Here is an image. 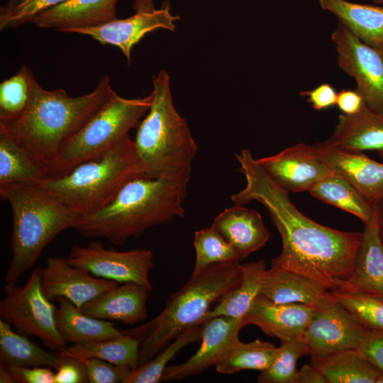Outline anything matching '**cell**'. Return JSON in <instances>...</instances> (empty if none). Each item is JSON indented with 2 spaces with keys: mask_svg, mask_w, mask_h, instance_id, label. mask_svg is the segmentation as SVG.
Segmentation results:
<instances>
[{
  "mask_svg": "<svg viewBox=\"0 0 383 383\" xmlns=\"http://www.w3.org/2000/svg\"><path fill=\"white\" fill-rule=\"evenodd\" d=\"M245 187L231 199L237 205L252 201L262 204L282 239V250L272 268L294 271L312 278L331 292H344L351 277L363 233L321 225L302 213L289 192L260 167L250 150L235 155Z\"/></svg>",
  "mask_w": 383,
  "mask_h": 383,
  "instance_id": "1",
  "label": "cell"
},
{
  "mask_svg": "<svg viewBox=\"0 0 383 383\" xmlns=\"http://www.w3.org/2000/svg\"><path fill=\"white\" fill-rule=\"evenodd\" d=\"M189 181L186 177H135L106 206L80 216L73 229L86 238H103L123 245L151 227L184 217Z\"/></svg>",
  "mask_w": 383,
  "mask_h": 383,
  "instance_id": "2",
  "label": "cell"
},
{
  "mask_svg": "<svg viewBox=\"0 0 383 383\" xmlns=\"http://www.w3.org/2000/svg\"><path fill=\"white\" fill-rule=\"evenodd\" d=\"M104 75L90 93L70 96L63 89L46 90L35 80L28 102L13 121L0 126L46 167L64 144L99 110L112 90Z\"/></svg>",
  "mask_w": 383,
  "mask_h": 383,
  "instance_id": "3",
  "label": "cell"
},
{
  "mask_svg": "<svg viewBox=\"0 0 383 383\" xmlns=\"http://www.w3.org/2000/svg\"><path fill=\"white\" fill-rule=\"evenodd\" d=\"M242 276L240 261L211 265L192 274L152 320L133 328L121 330L123 334L139 341V365L153 358L184 330L201 325L213 303L238 285Z\"/></svg>",
  "mask_w": 383,
  "mask_h": 383,
  "instance_id": "4",
  "label": "cell"
},
{
  "mask_svg": "<svg viewBox=\"0 0 383 383\" xmlns=\"http://www.w3.org/2000/svg\"><path fill=\"white\" fill-rule=\"evenodd\" d=\"M152 104L133 140L143 177L190 178L198 147L187 121L176 111L168 73L152 77Z\"/></svg>",
  "mask_w": 383,
  "mask_h": 383,
  "instance_id": "5",
  "label": "cell"
},
{
  "mask_svg": "<svg viewBox=\"0 0 383 383\" xmlns=\"http://www.w3.org/2000/svg\"><path fill=\"white\" fill-rule=\"evenodd\" d=\"M0 196L9 203L12 213V257L5 282L16 284L45 248L61 232L73 228L80 216L34 184L0 186Z\"/></svg>",
  "mask_w": 383,
  "mask_h": 383,
  "instance_id": "6",
  "label": "cell"
},
{
  "mask_svg": "<svg viewBox=\"0 0 383 383\" xmlns=\"http://www.w3.org/2000/svg\"><path fill=\"white\" fill-rule=\"evenodd\" d=\"M143 176L133 140L129 135L102 153L64 175L44 177L36 184L79 216L109 203L129 180Z\"/></svg>",
  "mask_w": 383,
  "mask_h": 383,
  "instance_id": "7",
  "label": "cell"
},
{
  "mask_svg": "<svg viewBox=\"0 0 383 383\" xmlns=\"http://www.w3.org/2000/svg\"><path fill=\"white\" fill-rule=\"evenodd\" d=\"M152 101V93L143 98L125 99L112 89L99 110L64 144L46 167L45 177L64 175L110 148L138 126Z\"/></svg>",
  "mask_w": 383,
  "mask_h": 383,
  "instance_id": "8",
  "label": "cell"
},
{
  "mask_svg": "<svg viewBox=\"0 0 383 383\" xmlns=\"http://www.w3.org/2000/svg\"><path fill=\"white\" fill-rule=\"evenodd\" d=\"M0 302V319L18 333L35 336L52 351L67 348L57 327V308L43 293L40 267L35 268L23 286L6 284Z\"/></svg>",
  "mask_w": 383,
  "mask_h": 383,
  "instance_id": "9",
  "label": "cell"
},
{
  "mask_svg": "<svg viewBox=\"0 0 383 383\" xmlns=\"http://www.w3.org/2000/svg\"><path fill=\"white\" fill-rule=\"evenodd\" d=\"M67 259L95 277L118 283L135 282L152 289L149 272L154 261L149 249L118 251L104 248L100 240H93L86 246H73Z\"/></svg>",
  "mask_w": 383,
  "mask_h": 383,
  "instance_id": "10",
  "label": "cell"
},
{
  "mask_svg": "<svg viewBox=\"0 0 383 383\" xmlns=\"http://www.w3.org/2000/svg\"><path fill=\"white\" fill-rule=\"evenodd\" d=\"M331 40L339 67L355 79L365 104L383 113V51L365 44L341 23Z\"/></svg>",
  "mask_w": 383,
  "mask_h": 383,
  "instance_id": "11",
  "label": "cell"
},
{
  "mask_svg": "<svg viewBox=\"0 0 383 383\" xmlns=\"http://www.w3.org/2000/svg\"><path fill=\"white\" fill-rule=\"evenodd\" d=\"M135 13L126 18H116L108 23L90 28L74 29L70 33L91 37L101 45H111L119 48L131 61V50L149 33L162 28L174 31L176 21L169 4L155 9L152 0H134Z\"/></svg>",
  "mask_w": 383,
  "mask_h": 383,
  "instance_id": "12",
  "label": "cell"
},
{
  "mask_svg": "<svg viewBox=\"0 0 383 383\" xmlns=\"http://www.w3.org/2000/svg\"><path fill=\"white\" fill-rule=\"evenodd\" d=\"M369 332L331 297L316 307L304 340L309 346V355H321L357 349Z\"/></svg>",
  "mask_w": 383,
  "mask_h": 383,
  "instance_id": "13",
  "label": "cell"
},
{
  "mask_svg": "<svg viewBox=\"0 0 383 383\" xmlns=\"http://www.w3.org/2000/svg\"><path fill=\"white\" fill-rule=\"evenodd\" d=\"M243 319L216 316L201 323V345L185 362L167 366L161 381H180L196 376L216 364L239 339Z\"/></svg>",
  "mask_w": 383,
  "mask_h": 383,
  "instance_id": "14",
  "label": "cell"
},
{
  "mask_svg": "<svg viewBox=\"0 0 383 383\" xmlns=\"http://www.w3.org/2000/svg\"><path fill=\"white\" fill-rule=\"evenodd\" d=\"M257 161L277 184L289 192H309L332 172L313 145L302 143Z\"/></svg>",
  "mask_w": 383,
  "mask_h": 383,
  "instance_id": "15",
  "label": "cell"
},
{
  "mask_svg": "<svg viewBox=\"0 0 383 383\" xmlns=\"http://www.w3.org/2000/svg\"><path fill=\"white\" fill-rule=\"evenodd\" d=\"M40 274L43 292L50 300L65 297L79 309L119 284L113 280L95 277L61 257L48 258L45 265L40 268Z\"/></svg>",
  "mask_w": 383,
  "mask_h": 383,
  "instance_id": "16",
  "label": "cell"
},
{
  "mask_svg": "<svg viewBox=\"0 0 383 383\" xmlns=\"http://www.w3.org/2000/svg\"><path fill=\"white\" fill-rule=\"evenodd\" d=\"M329 170L351 184L370 204L383 197V163L362 152L338 149L323 142L313 145Z\"/></svg>",
  "mask_w": 383,
  "mask_h": 383,
  "instance_id": "17",
  "label": "cell"
},
{
  "mask_svg": "<svg viewBox=\"0 0 383 383\" xmlns=\"http://www.w3.org/2000/svg\"><path fill=\"white\" fill-rule=\"evenodd\" d=\"M315 309L301 304L274 303L260 294L243 320L245 326L255 325L281 342L304 340Z\"/></svg>",
  "mask_w": 383,
  "mask_h": 383,
  "instance_id": "18",
  "label": "cell"
},
{
  "mask_svg": "<svg viewBox=\"0 0 383 383\" xmlns=\"http://www.w3.org/2000/svg\"><path fill=\"white\" fill-rule=\"evenodd\" d=\"M150 292L145 287L135 282L122 283L87 302L80 309L96 318L135 325L143 322L148 317Z\"/></svg>",
  "mask_w": 383,
  "mask_h": 383,
  "instance_id": "19",
  "label": "cell"
},
{
  "mask_svg": "<svg viewBox=\"0 0 383 383\" xmlns=\"http://www.w3.org/2000/svg\"><path fill=\"white\" fill-rule=\"evenodd\" d=\"M118 0H67L36 16L30 23L41 28L70 33L97 26L116 18Z\"/></svg>",
  "mask_w": 383,
  "mask_h": 383,
  "instance_id": "20",
  "label": "cell"
},
{
  "mask_svg": "<svg viewBox=\"0 0 383 383\" xmlns=\"http://www.w3.org/2000/svg\"><path fill=\"white\" fill-rule=\"evenodd\" d=\"M211 226L233 245L241 259L265 246L271 236L261 215L243 205L224 209Z\"/></svg>",
  "mask_w": 383,
  "mask_h": 383,
  "instance_id": "21",
  "label": "cell"
},
{
  "mask_svg": "<svg viewBox=\"0 0 383 383\" xmlns=\"http://www.w3.org/2000/svg\"><path fill=\"white\" fill-rule=\"evenodd\" d=\"M338 149L362 152H383V113L365 103L352 115L340 114L332 135L323 142Z\"/></svg>",
  "mask_w": 383,
  "mask_h": 383,
  "instance_id": "22",
  "label": "cell"
},
{
  "mask_svg": "<svg viewBox=\"0 0 383 383\" xmlns=\"http://www.w3.org/2000/svg\"><path fill=\"white\" fill-rule=\"evenodd\" d=\"M331 291L302 274L278 268L265 272L260 295L277 304H301L316 307L331 299Z\"/></svg>",
  "mask_w": 383,
  "mask_h": 383,
  "instance_id": "23",
  "label": "cell"
},
{
  "mask_svg": "<svg viewBox=\"0 0 383 383\" xmlns=\"http://www.w3.org/2000/svg\"><path fill=\"white\" fill-rule=\"evenodd\" d=\"M372 220L365 223L354 271L344 292H360L383 296V245L377 222L375 204Z\"/></svg>",
  "mask_w": 383,
  "mask_h": 383,
  "instance_id": "24",
  "label": "cell"
},
{
  "mask_svg": "<svg viewBox=\"0 0 383 383\" xmlns=\"http://www.w3.org/2000/svg\"><path fill=\"white\" fill-rule=\"evenodd\" d=\"M365 44L383 51V7L346 0H318Z\"/></svg>",
  "mask_w": 383,
  "mask_h": 383,
  "instance_id": "25",
  "label": "cell"
},
{
  "mask_svg": "<svg viewBox=\"0 0 383 383\" xmlns=\"http://www.w3.org/2000/svg\"><path fill=\"white\" fill-rule=\"evenodd\" d=\"M57 327L67 343L106 340L120 337L121 330L110 321L96 318L84 313L74 303L65 297H58Z\"/></svg>",
  "mask_w": 383,
  "mask_h": 383,
  "instance_id": "26",
  "label": "cell"
},
{
  "mask_svg": "<svg viewBox=\"0 0 383 383\" xmlns=\"http://www.w3.org/2000/svg\"><path fill=\"white\" fill-rule=\"evenodd\" d=\"M310 363L325 376L328 383H376L382 373L357 349L312 355Z\"/></svg>",
  "mask_w": 383,
  "mask_h": 383,
  "instance_id": "27",
  "label": "cell"
},
{
  "mask_svg": "<svg viewBox=\"0 0 383 383\" xmlns=\"http://www.w3.org/2000/svg\"><path fill=\"white\" fill-rule=\"evenodd\" d=\"M242 269L243 276L239 284L218 301L215 306L206 313L203 322L221 316L243 319L256 298L260 294L264 276L267 269L264 260L245 263L242 265Z\"/></svg>",
  "mask_w": 383,
  "mask_h": 383,
  "instance_id": "28",
  "label": "cell"
},
{
  "mask_svg": "<svg viewBox=\"0 0 383 383\" xmlns=\"http://www.w3.org/2000/svg\"><path fill=\"white\" fill-rule=\"evenodd\" d=\"M0 363L7 366H44L55 369L59 354L44 350L30 341L26 335L12 330L0 319Z\"/></svg>",
  "mask_w": 383,
  "mask_h": 383,
  "instance_id": "29",
  "label": "cell"
},
{
  "mask_svg": "<svg viewBox=\"0 0 383 383\" xmlns=\"http://www.w3.org/2000/svg\"><path fill=\"white\" fill-rule=\"evenodd\" d=\"M45 177V169L9 134L0 128V186L33 184Z\"/></svg>",
  "mask_w": 383,
  "mask_h": 383,
  "instance_id": "30",
  "label": "cell"
},
{
  "mask_svg": "<svg viewBox=\"0 0 383 383\" xmlns=\"http://www.w3.org/2000/svg\"><path fill=\"white\" fill-rule=\"evenodd\" d=\"M309 192L315 198L336 206L359 218L364 223L374 215V206L340 176L331 172L314 185Z\"/></svg>",
  "mask_w": 383,
  "mask_h": 383,
  "instance_id": "31",
  "label": "cell"
},
{
  "mask_svg": "<svg viewBox=\"0 0 383 383\" xmlns=\"http://www.w3.org/2000/svg\"><path fill=\"white\" fill-rule=\"evenodd\" d=\"M277 347L269 341L235 342L214 366L217 372L231 374L243 370L264 371L272 363Z\"/></svg>",
  "mask_w": 383,
  "mask_h": 383,
  "instance_id": "32",
  "label": "cell"
},
{
  "mask_svg": "<svg viewBox=\"0 0 383 383\" xmlns=\"http://www.w3.org/2000/svg\"><path fill=\"white\" fill-rule=\"evenodd\" d=\"M139 341L130 335L72 344L65 350L80 357H96L132 370L139 365Z\"/></svg>",
  "mask_w": 383,
  "mask_h": 383,
  "instance_id": "33",
  "label": "cell"
},
{
  "mask_svg": "<svg viewBox=\"0 0 383 383\" xmlns=\"http://www.w3.org/2000/svg\"><path fill=\"white\" fill-rule=\"evenodd\" d=\"M201 325L193 326L175 338L147 362L132 370L123 383H158L168 363L184 347L201 340Z\"/></svg>",
  "mask_w": 383,
  "mask_h": 383,
  "instance_id": "34",
  "label": "cell"
},
{
  "mask_svg": "<svg viewBox=\"0 0 383 383\" xmlns=\"http://www.w3.org/2000/svg\"><path fill=\"white\" fill-rule=\"evenodd\" d=\"M35 80L30 69L22 65L14 75L0 84V126L10 123L22 113Z\"/></svg>",
  "mask_w": 383,
  "mask_h": 383,
  "instance_id": "35",
  "label": "cell"
},
{
  "mask_svg": "<svg viewBox=\"0 0 383 383\" xmlns=\"http://www.w3.org/2000/svg\"><path fill=\"white\" fill-rule=\"evenodd\" d=\"M194 248L196 259L192 274L213 265L242 260L233 245L212 226L195 232Z\"/></svg>",
  "mask_w": 383,
  "mask_h": 383,
  "instance_id": "36",
  "label": "cell"
},
{
  "mask_svg": "<svg viewBox=\"0 0 383 383\" xmlns=\"http://www.w3.org/2000/svg\"><path fill=\"white\" fill-rule=\"evenodd\" d=\"M332 298L369 331H383V296L350 292H332Z\"/></svg>",
  "mask_w": 383,
  "mask_h": 383,
  "instance_id": "37",
  "label": "cell"
},
{
  "mask_svg": "<svg viewBox=\"0 0 383 383\" xmlns=\"http://www.w3.org/2000/svg\"><path fill=\"white\" fill-rule=\"evenodd\" d=\"M309 355V348L304 340L281 342L271 365L260 372L259 383H294L296 375L298 359Z\"/></svg>",
  "mask_w": 383,
  "mask_h": 383,
  "instance_id": "38",
  "label": "cell"
},
{
  "mask_svg": "<svg viewBox=\"0 0 383 383\" xmlns=\"http://www.w3.org/2000/svg\"><path fill=\"white\" fill-rule=\"evenodd\" d=\"M67 0H8L0 9V30L17 28Z\"/></svg>",
  "mask_w": 383,
  "mask_h": 383,
  "instance_id": "39",
  "label": "cell"
},
{
  "mask_svg": "<svg viewBox=\"0 0 383 383\" xmlns=\"http://www.w3.org/2000/svg\"><path fill=\"white\" fill-rule=\"evenodd\" d=\"M73 356L85 366L89 383H123L132 370L127 366L114 365L96 357Z\"/></svg>",
  "mask_w": 383,
  "mask_h": 383,
  "instance_id": "40",
  "label": "cell"
},
{
  "mask_svg": "<svg viewBox=\"0 0 383 383\" xmlns=\"http://www.w3.org/2000/svg\"><path fill=\"white\" fill-rule=\"evenodd\" d=\"M58 354L59 363L55 369V383L88 382L85 366L78 358L65 350Z\"/></svg>",
  "mask_w": 383,
  "mask_h": 383,
  "instance_id": "41",
  "label": "cell"
},
{
  "mask_svg": "<svg viewBox=\"0 0 383 383\" xmlns=\"http://www.w3.org/2000/svg\"><path fill=\"white\" fill-rule=\"evenodd\" d=\"M13 383H55L52 367L8 366Z\"/></svg>",
  "mask_w": 383,
  "mask_h": 383,
  "instance_id": "42",
  "label": "cell"
},
{
  "mask_svg": "<svg viewBox=\"0 0 383 383\" xmlns=\"http://www.w3.org/2000/svg\"><path fill=\"white\" fill-rule=\"evenodd\" d=\"M357 350L383 372V331H370Z\"/></svg>",
  "mask_w": 383,
  "mask_h": 383,
  "instance_id": "43",
  "label": "cell"
},
{
  "mask_svg": "<svg viewBox=\"0 0 383 383\" xmlns=\"http://www.w3.org/2000/svg\"><path fill=\"white\" fill-rule=\"evenodd\" d=\"M307 102L316 111L329 109L336 104L338 92L328 83H323L313 89L300 92Z\"/></svg>",
  "mask_w": 383,
  "mask_h": 383,
  "instance_id": "44",
  "label": "cell"
},
{
  "mask_svg": "<svg viewBox=\"0 0 383 383\" xmlns=\"http://www.w3.org/2000/svg\"><path fill=\"white\" fill-rule=\"evenodd\" d=\"M364 104L362 97L355 89H343L338 93L335 105L343 114H355L362 108Z\"/></svg>",
  "mask_w": 383,
  "mask_h": 383,
  "instance_id": "45",
  "label": "cell"
},
{
  "mask_svg": "<svg viewBox=\"0 0 383 383\" xmlns=\"http://www.w3.org/2000/svg\"><path fill=\"white\" fill-rule=\"evenodd\" d=\"M294 383H328L325 376L311 365H304L296 372Z\"/></svg>",
  "mask_w": 383,
  "mask_h": 383,
  "instance_id": "46",
  "label": "cell"
},
{
  "mask_svg": "<svg viewBox=\"0 0 383 383\" xmlns=\"http://www.w3.org/2000/svg\"><path fill=\"white\" fill-rule=\"evenodd\" d=\"M374 204L377 209L379 237L383 245V197Z\"/></svg>",
  "mask_w": 383,
  "mask_h": 383,
  "instance_id": "47",
  "label": "cell"
},
{
  "mask_svg": "<svg viewBox=\"0 0 383 383\" xmlns=\"http://www.w3.org/2000/svg\"><path fill=\"white\" fill-rule=\"evenodd\" d=\"M0 382L1 383H13L11 376L9 367L0 363Z\"/></svg>",
  "mask_w": 383,
  "mask_h": 383,
  "instance_id": "48",
  "label": "cell"
},
{
  "mask_svg": "<svg viewBox=\"0 0 383 383\" xmlns=\"http://www.w3.org/2000/svg\"><path fill=\"white\" fill-rule=\"evenodd\" d=\"M376 383H383V372L378 377Z\"/></svg>",
  "mask_w": 383,
  "mask_h": 383,
  "instance_id": "49",
  "label": "cell"
},
{
  "mask_svg": "<svg viewBox=\"0 0 383 383\" xmlns=\"http://www.w3.org/2000/svg\"><path fill=\"white\" fill-rule=\"evenodd\" d=\"M373 2L378 4H383V0H372Z\"/></svg>",
  "mask_w": 383,
  "mask_h": 383,
  "instance_id": "50",
  "label": "cell"
},
{
  "mask_svg": "<svg viewBox=\"0 0 383 383\" xmlns=\"http://www.w3.org/2000/svg\"><path fill=\"white\" fill-rule=\"evenodd\" d=\"M379 155L383 159V152H379Z\"/></svg>",
  "mask_w": 383,
  "mask_h": 383,
  "instance_id": "51",
  "label": "cell"
}]
</instances>
